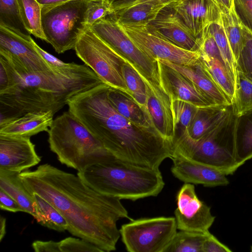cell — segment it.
<instances>
[{
  "label": "cell",
  "instance_id": "6da1fadb",
  "mask_svg": "<svg viewBox=\"0 0 252 252\" xmlns=\"http://www.w3.org/2000/svg\"><path fill=\"white\" fill-rule=\"evenodd\" d=\"M20 177L31 194L39 195L62 214L70 234L103 252L116 250L121 236L117 221L132 220L120 199L97 192L77 175L48 163L23 171Z\"/></svg>",
  "mask_w": 252,
  "mask_h": 252
},
{
  "label": "cell",
  "instance_id": "7a4b0ae2",
  "mask_svg": "<svg viewBox=\"0 0 252 252\" xmlns=\"http://www.w3.org/2000/svg\"><path fill=\"white\" fill-rule=\"evenodd\" d=\"M109 86L102 83L79 94L67 103L71 113L116 158L159 169L172 156V144L154 128L139 126L121 115L108 97Z\"/></svg>",
  "mask_w": 252,
  "mask_h": 252
},
{
  "label": "cell",
  "instance_id": "3957f363",
  "mask_svg": "<svg viewBox=\"0 0 252 252\" xmlns=\"http://www.w3.org/2000/svg\"><path fill=\"white\" fill-rule=\"evenodd\" d=\"M103 83L86 65L27 73L0 57V123L30 112L54 115L76 95Z\"/></svg>",
  "mask_w": 252,
  "mask_h": 252
},
{
  "label": "cell",
  "instance_id": "277c9868",
  "mask_svg": "<svg viewBox=\"0 0 252 252\" xmlns=\"http://www.w3.org/2000/svg\"><path fill=\"white\" fill-rule=\"evenodd\" d=\"M77 175L96 191L120 200L156 196L165 184L159 169L137 165L113 155L78 171Z\"/></svg>",
  "mask_w": 252,
  "mask_h": 252
},
{
  "label": "cell",
  "instance_id": "5b68a950",
  "mask_svg": "<svg viewBox=\"0 0 252 252\" xmlns=\"http://www.w3.org/2000/svg\"><path fill=\"white\" fill-rule=\"evenodd\" d=\"M48 133L51 151L61 163L77 172L113 155L69 111L53 120Z\"/></svg>",
  "mask_w": 252,
  "mask_h": 252
},
{
  "label": "cell",
  "instance_id": "8992f818",
  "mask_svg": "<svg viewBox=\"0 0 252 252\" xmlns=\"http://www.w3.org/2000/svg\"><path fill=\"white\" fill-rule=\"evenodd\" d=\"M235 118L231 105L220 124L201 139L193 140L184 134L177 135L172 144V155L207 164L226 176L233 174L239 167L234 136Z\"/></svg>",
  "mask_w": 252,
  "mask_h": 252
},
{
  "label": "cell",
  "instance_id": "52a82bcc",
  "mask_svg": "<svg viewBox=\"0 0 252 252\" xmlns=\"http://www.w3.org/2000/svg\"><path fill=\"white\" fill-rule=\"evenodd\" d=\"M88 0H73L41 10V23L46 41L58 54L74 49L86 23Z\"/></svg>",
  "mask_w": 252,
  "mask_h": 252
},
{
  "label": "cell",
  "instance_id": "ba28073f",
  "mask_svg": "<svg viewBox=\"0 0 252 252\" xmlns=\"http://www.w3.org/2000/svg\"><path fill=\"white\" fill-rule=\"evenodd\" d=\"M74 50L78 57L92 69L104 83L132 97L122 73V64L127 60L90 28L81 34Z\"/></svg>",
  "mask_w": 252,
  "mask_h": 252
},
{
  "label": "cell",
  "instance_id": "9c48e42d",
  "mask_svg": "<svg viewBox=\"0 0 252 252\" xmlns=\"http://www.w3.org/2000/svg\"><path fill=\"white\" fill-rule=\"evenodd\" d=\"M99 38L125 58L143 80L163 85L158 60L144 53L124 31L113 13L90 28Z\"/></svg>",
  "mask_w": 252,
  "mask_h": 252
},
{
  "label": "cell",
  "instance_id": "30bf717a",
  "mask_svg": "<svg viewBox=\"0 0 252 252\" xmlns=\"http://www.w3.org/2000/svg\"><path fill=\"white\" fill-rule=\"evenodd\" d=\"M175 217L131 220L122 225V240L129 252H164L177 233Z\"/></svg>",
  "mask_w": 252,
  "mask_h": 252
},
{
  "label": "cell",
  "instance_id": "8fae6325",
  "mask_svg": "<svg viewBox=\"0 0 252 252\" xmlns=\"http://www.w3.org/2000/svg\"><path fill=\"white\" fill-rule=\"evenodd\" d=\"M119 24L135 45L154 60L161 59L187 66L194 65L199 60V51H190L175 45L151 32L147 24Z\"/></svg>",
  "mask_w": 252,
  "mask_h": 252
},
{
  "label": "cell",
  "instance_id": "7c38bea8",
  "mask_svg": "<svg viewBox=\"0 0 252 252\" xmlns=\"http://www.w3.org/2000/svg\"><path fill=\"white\" fill-rule=\"evenodd\" d=\"M32 40L0 26V57L17 71L32 73L53 68L35 49Z\"/></svg>",
  "mask_w": 252,
  "mask_h": 252
},
{
  "label": "cell",
  "instance_id": "4fadbf2b",
  "mask_svg": "<svg viewBox=\"0 0 252 252\" xmlns=\"http://www.w3.org/2000/svg\"><path fill=\"white\" fill-rule=\"evenodd\" d=\"M174 211L177 229L180 230L206 232L215 217L211 208L197 197L193 184L184 183L176 196Z\"/></svg>",
  "mask_w": 252,
  "mask_h": 252
},
{
  "label": "cell",
  "instance_id": "5bb4252c",
  "mask_svg": "<svg viewBox=\"0 0 252 252\" xmlns=\"http://www.w3.org/2000/svg\"><path fill=\"white\" fill-rule=\"evenodd\" d=\"M143 81L146 88L145 110L151 124L163 139L172 144L176 136V128L170 96L163 86Z\"/></svg>",
  "mask_w": 252,
  "mask_h": 252
},
{
  "label": "cell",
  "instance_id": "9a60e30c",
  "mask_svg": "<svg viewBox=\"0 0 252 252\" xmlns=\"http://www.w3.org/2000/svg\"><path fill=\"white\" fill-rule=\"evenodd\" d=\"M153 33L182 49L198 51V39L175 12L171 4L164 6L155 18L147 24Z\"/></svg>",
  "mask_w": 252,
  "mask_h": 252
},
{
  "label": "cell",
  "instance_id": "2e32d148",
  "mask_svg": "<svg viewBox=\"0 0 252 252\" xmlns=\"http://www.w3.org/2000/svg\"><path fill=\"white\" fill-rule=\"evenodd\" d=\"M40 161L30 137L0 134V169L21 173Z\"/></svg>",
  "mask_w": 252,
  "mask_h": 252
},
{
  "label": "cell",
  "instance_id": "e0dca14e",
  "mask_svg": "<svg viewBox=\"0 0 252 252\" xmlns=\"http://www.w3.org/2000/svg\"><path fill=\"white\" fill-rule=\"evenodd\" d=\"M171 171L184 183L200 184L206 187L225 186L229 184L226 175L219 170L177 154H172Z\"/></svg>",
  "mask_w": 252,
  "mask_h": 252
},
{
  "label": "cell",
  "instance_id": "ac0fdd59",
  "mask_svg": "<svg viewBox=\"0 0 252 252\" xmlns=\"http://www.w3.org/2000/svg\"><path fill=\"white\" fill-rule=\"evenodd\" d=\"M170 4L197 39L210 24L220 17L218 6L214 0H181Z\"/></svg>",
  "mask_w": 252,
  "mask_h": 252
},
{
  "label": "cell",
  "instance_id": "d6986e66",
  "mask_svg": "<svg viewBox=\"0 0 252 252\" xmlns=\"http://www.w3.org/2000/svg\"><path fill=\"white\" fill-rule=\"evenodd\" d=\"M160 63L162 82L171 98L187 101L197 107L215 105L188 78L176 70Z\"/></svg>",
  "mask_w": 252,
  "mask_h": 252
},
{
  "label": "cell",
  "instance_id": "ffe728a7",
  "mask_svg": "<svg viewBox=\"0 0 252 252\" xmlns=\"http://www.w3.org/2000/svg\"><path fill=\"white\" fill-rule=\"evenodd\" d=\"M161 63L179 72L193 83L217 105L230 106L232 102L221 91L204 68L200 59L194 65L187 66L157 59Z\"/></svg>",
  "mask_w": 252,
  "mask_h": 252
},
{
  "label": "cell",
  "instance_id": "44dd1931",
  "mask_svg": "<svg viewBox=\"0 0 252 252\" xmlns=\"http://www.w3.org/2000/svg\"><path fill=\"white\" fill-rule=\"evenodd\" d=\"M53 116L51 111L28 113L0 123V134L31 137L42 131L48 132Z\"/></svg>",
  "mask_w": 252,
  "mask_h": 252
},
{
  "label": "cell",
  "instance_id": "7402d4cb",
  "mask_svg": "<svg viewBox=\"0 0 252 252\" xmlns=\"http://www.w3.org/2000/svg\"><path fill=\"white\" fill-rule=\"evenodd\" d=\"M218 6L222 26L236 63L243 47L241 21L236 11L234 0H214Z\"/></svg>",
  "mask_w": 252,
  "mask_h": 252
},
{
  "label": "cell",
  "instance_id": "603a6c76",
  "mask_svg": "<svg viewBox=\"0 0 252 252\" xmlns=\"http://www.w3.org/2000/svg\"><path fill=\"white\" fill-rule=\"evenodd\" d=\"M231 105H212L198 107L186 132L184 134L193 140H198L215 128L226 115Z\"/></svg>",
  "mask_w": 252,
  "mask_h": 252
},
{
  "label": "cell",
  "instance_id": "cb8c5ba5",
  "mask_svg": "<svg viewBox=\"0 0 252 252\" xmlns=\"http://www.w3.org/2000/svg\"><path fill=\"white\" fill-rule=\"evenodd\" d=\"M107 94L111 103L121 115L139 126L154 128L146 110L132 97L110 86Z\"/></svg>",
  "mask_w": 252,
  "mask_h": 252
},
{
  "label": "cell",
  "instance_id": "d4e9b609",
  "mask_svg": "<svg viewBox=\"0 0 252 252\" xmlns=\"http://www.w3.org/2000/svg\"><path fill=\"white\" fill-rule=\"evenodd\" d=\"M21 173L0 169V189L14 198L23 212L36 218L35 201L32 195L27 190L20 177Z\"/></svg>",
  "mask_w": 252,
  "mask_h": 252
},
{
  "label": "cell",
  "instance_id": "484cf974",
  "mask_svg": "<svg viewBox=\"0 0 252 252\" xmlns=\"http://www.w3.org/2000/svg\"><path fill=\"white\" fill-rule=\"evenodd\" d=\"M234 136L237 162L240 167L252 158V110L235 116Z\"/></svg>",
  "mask_w": 252,
  "mask_h": 252
},
{
  "label": "cell",
  "instance_id": "4316f807",
  "mask_svg": "<svg viewBox=\"0 0 252 252\" xmlns=\"http://www.w3.org/2000/svg\"><path fill=\"white\" fill-rule=\"evenodd\" d=\"M35 201V220L39 224L59 232L67 230L68 223L62 214L50 202L37 193L32 194Z\"/></svg>",
  "mask_w": 252,
  "mask_h": 252
},
{
  "label": "cell",
  "instance_id": "83f0119b",
  "mask_svg": "<svg viewBox=\"0 0 252 252\" xmlns=\"http://www.w3.org/2000/svg\"><path fill=\"white\" fill-rule=\"evenodd\" d=\"M164 6L150 2H142L113 13L120 24H147L156 18Z\"/></svg>",
  "mask_w": 252,
  "mask_h": 252
},
{
  "label": "cell",
  "instance_id": "f1b7e54d",
  "mask_svg": "<svg viewBox=\"0 0 252 252\" xmlns=\"http://www.w3.org/2000/svg\"><path fill=\"white\" fill-rule=\"evenodd\" d=\"M199 53V59L204 68L232 104L235 97V85L225 64L217 59Z\"/></svg>",
  "mask_w": 252,
  "mask_h": 252
},
{
  "label": "cell",
  "instance_id": "f546056e",
  "mask_svg": "<svg viewBox=\"0 0 252 252\" xmlns=\"http://www.w3.org/2000/svg\"><path fill=\"white\" fill-rule=\"evenodd\" d=\"M0 26L24 38H32L22 21L17 0H0Z\"/></svg>",
  "mask_w": 252,
  "mask_h": 252
},
{
  "label": "cell",
  "instance_id": "4dcf8cb0",
  "mask_svg": "<svg viewBox=\"0 0 252 252\" xmlns=\"http://www.w3.org/2000/svg\"><path fill=\"white\" fill-rule=\"evenodd\" d=\"M21 16L27 30L46 41L41 23V6L37 0H17Z\"/></svg>",
  "mask_w": 252,
  "mask_h": 252
},
{
  "label": "cell",
  "instance_id": "1f68e13d",
  "mask_svg": "<svg viewBox=\"0 0 252 252\" xmlns=\"http://www.w3.org/2000/svg\"><path fill=\"white\" fill-rule=\"evenodd\" d=\"M208 29L217 43L226 68L234 83L235 88L237 76V65L222 25L220 15L218 20L209 26Z\"/></svg>",
  "mask_w": 252,
  "mask_h": 252
},
{
  "label": "cell",
  "instance_id": "d6a6232c",
  "mask_svg": "<svg viewBox=\"0 0 252 252\" xmlns=\"http://www.w3.org/2000/svg\"><path fill=\"white\" fill-rule=\"evenodd\" d=\"M210 233L180 230L164 252H202L203 244Z\"/></svg>",
  "mask_w": 252,
  "mask_h": 252
},
{
  "label": "cell",
  "instance_id": "836d02e7",
  "mask_svg": "<svg viewBox=\"0 0 252 252\" xmlns=\"http://www.w3.org/2000/svg\"><path fill=\"white\" fill-rule=\"evenodd\" d=\"M232 109L236 116L252 110V81L238 70Z\"/></svg>",
  "mask_w": 252,
  "mask_h": 252
},
{
  "label": "cell",
  "instance_id": "e575fe53",
  "mask_svg": "<svg viewBox=\"0 0 252 252\" xmlns=\"http://www.w3.org/2000/svg\"><path fill=\"white\" fill-rule=\"evenodd\" d=\"M122 73L132 97L145 110L147 96L146 88L144 81L134 67L127 61L122 64Z\"/></svg>",
  "mask_w": 252,
  "mask_h": 252
},
{
  "label": "cell",
  "instance_id": "d590c367",
  "mask_svg": "<svg viewBox=\"0 0 252 252\" xmlns=\"http://www.w3.org/2000/svg\"><path fill=\"white\" fill-rule=\"evenodd\" d=\"M172 114L176 130L180 128V133L186 132L198 107L181 99L171 98Z\"/></svg>",
  "mask_w": 252,
  "mask_h": 252
},
{
  "label": "cell",
  "instance_id": "8d00e7d4",
  "mask_svg": "<svg viewBox=\"0 0 252 252\" xmlns=\"http://www.w3.org/2000/svg\"><path fill=\"white\" fill-rule=\"evenodd\" d=\"M241 27L244 42L242 49L236 63L237 68V70L241 72L247 78L252 81V31L242 22Z\"/></svg>",
  "mask_w": 252,
  "mask_h": 252
},
{
  "label": "cell",
  "instance_id": "74e56055",
  "mask_svg": "<svg viewBox=\"0 0 252 252\" xmlns=\"http://www.w3.org/2000/svg\"><path fill=\"white\" fill-rule=\"evenodd\" d=\"M113 13L111 0H88L86 23L90 28L95 23Z\"/></svg>",
  "mask_w": 252,
  "mask_h": 252
},
{
  "label": "cell",
  "instance_id": "f35d334b",
  "mask_svg": "<svg viewBox=\"0 0 252 252\" xmlns=\"http://www.w3.org/2000/svg\"><path fill=\"white\" fill-rule=\"evenodd\" d=\"M61 252H103L96 246L81 238L69 237L60 241Z\"/></svg>",
  "mask_w": 252,
  "mask_h": 252
},
{
  "label": "cell",
  "instance_id": "ab89813d",
  "mask_svg": "<svg viewBox=\"0 0 252 252\" xmlns=\"http://www.w3.org/2000/svg\"><path fill=\"white\" fill-rule=\"evenodd\" d=\"M208 27L204 30L201 36L198 39L199 52L210 57L217 59L224 63L217 43L208 31Z\"/></svg>",
  "mask_w": 252,
  "mask_h": 252
},
{
  "label": "cell",
  "instance_id": "60d3db41",
  "mask_svg": "<svg viewBox=\"0 0 252 252\" xmlns=\"http://www.w3.org/2000/svg\"><path fill=\"white\" fill-rule=\"evenodd\" d=\"M234 5L241 21L252 31V0H234Z\"/></svg>",
  "mask_w": 252,
  "mask_h": 252
},
{
  "label": "cell",
  "instance_id": "b9f144b4",
  "mask_svg": "<svg viewBox=\"0 0 252 252\" xmlns=\"http://www.w3.org/2000/svg\"><path fill=\"white\" fill-rule=\"evenodd\" d=\"M228 247L209 233L203 244L202 252H231Z\"/></svg>",
  "mask_w": 252,
  "mask_h": 252
},
{
  "label": "cell",
  "instance_id": "7bdbcfd3",
  "mask_svg": "<svg viewBox=\"0 0 252 252\" xmlns=\"http://www.w3.org/2000/svg\"><path fill=\"white\" fill-rule=\"evenodd\" d=\"M0 208L14 213L23 210L17 202L6 192L0 189Z\"/></svg>",
  "mask_w": 252,
  "mask_h": 252
},
{
  "label": "cell",
  "instance_id": "ee69618b",
  "mask_svg": "<svg viewBox=\"0 0 252 252\" xmlns=\"http://www.w3.org/2000/svg\"><path fill=\"white\" fill-rule=\"evenodd\" d=\"M32 43L39 54L48 64L52 67L63 68L68 66L70 63H65L40 47L32 39Z\"/></svg>",
  "mask_w": 252,
  "mask_h": 252
},
{
  "label": "cell",
  "instance_id": "f6af8a7d",
  "mask_svg": "<svg viewBox=\"0 0 252 252\" xmlns=\"http://www.w3.org/2000/svg\"><path fill=\"white\" fill-rule=\"evenodd\" d=\"M32 246L35 252H61L60 242L53 240H36L32 243Z\"/></svg>",
  "mask_w": 252,
  "mask_h": 252
},
{
  "label": "cell",
  "instance_id": "bcb514c9",
  "mask_svg": "<svg viewBox=\"0 0 252 252\" xmlns=\"http://www.w3.org/2000/svg\"><path fill=\"white\" fill-rule=\"evenodd\" d=\"M138 0H111V6L114 12L128 7Z\"/></svg>",
  "mask_w": 252,
  "mask_h": 252
},
{
  "label": "cell",
  "instance_id": "7dc6e473",
  "mask_svg": "<svg viewBox=\"0 0 252 252\" xmlns=\"http://www.w3.org/2000/svg\"><path fill=\"white\" fill-rule=\"evenodd\" d=\"M41 6V10L46 9L73 0H37Z\"/></svg>",
  "mask_w": 252,
  "mask_h": 252
},
{
  "label": "cell",
  "instance_id": "c3c4849f",
  "mask_svg": "<svg viewBox=\"0 0 252 252\" xmlns=\"http://www.w3.org/2000/svg\"><path fill=\"white\" fill-rule=\"evenodd\" d=\"M180 0H138L137 1L135 2L132 5H134L142 2H147L152 3L155 4L163 5L166 6L167 5L179 1Z\"/></svg>",
  "mask_w": 252,
  "mask_h": 252
},
{
  "label": "cell",
  "instance_id": "681fc988",
  "mask_svg": "<svg viewBox=\"0 0 252 252\" xmlns=\"http://www.w3.org/2000/svg\"><path fill=\"white\" fill-rule=\"evenodd\" d=\"M6 233V219L2 216L0 218V241H1Z\"/></svg>",
  "mask_w": 252,
  "mask_h": 252
},
{
  "label": "cell",
  "instance_id": "f907efd6",
  "mask_svg": "<svg viewBox=\"0 0 252 252\" xmlns=\"http://www.w3.org/2000/svg\"><path fill=\"white\" fill-rule=\"evenodd\" d=\"M251 252H252V247H251Z\"/></svg>",
  "mask_w": 252,
  "mask_h": 252
}]
</instances>
